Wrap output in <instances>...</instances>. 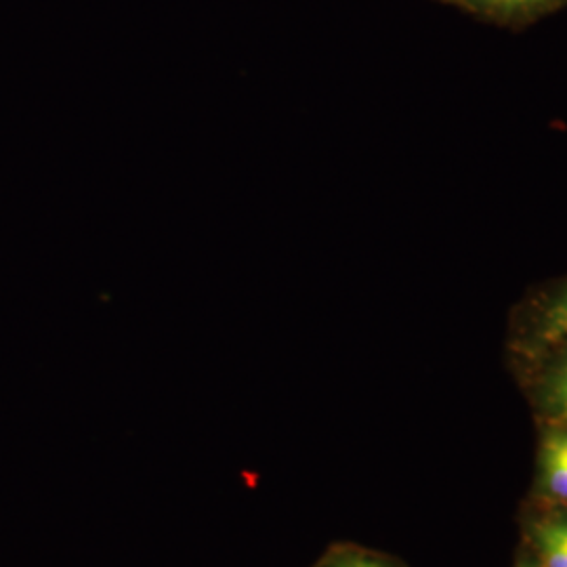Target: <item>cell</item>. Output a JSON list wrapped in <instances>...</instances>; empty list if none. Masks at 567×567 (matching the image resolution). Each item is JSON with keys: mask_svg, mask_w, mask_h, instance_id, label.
Listing matches in <instances>:
<instances>
[{"mask_svg": "<svg viewBox=\"0 0 567 567\" xmlns=\"http://www.w3.org/2000/svg\"><path fill=\"white\" fill-rule=\"evenodd\" d=\"M543 484L555 498L567 501V454L555 431L548 433L543 444Z\"/></svg>", "mask_w": 567, "mask_h": 567, "instance_id": "1", "label": "cell"}, {"mask_svg": "<svg viewBox=\"0 0 567 567\" xmlns=\"http://www.w3.org/2000/svg\"><path fill=\"white\" fill-rule=\"evenodd\" d=\"M466 7L477 9L487 16H496V18H513V16H522L529 13L536 9L548 7L557 0H463Z\"/></svg>", "mask_w": 567, "mask_h": 567, "instance_id": "2", "label": "cell"}, {"mask_svg": "<svg viewBox=\"0 0 567 567\" xmlns=\"http://www.w3.org/2000/svg\"><path fill=\"white\" fill-rule=\"evenodd\" d=\"M540 337L548 343L567 339V290L545 309L540 318Z\"/></svg>", "mask_w": 567, "mask_h": 567, "instance_id": "3", "label": "cell"}, {"mask_svg": "<svg viewBox=\"0 0 567 567\" xmlns=\"http://www.w3.org/2000/svg\"><path fill=\"white\" fill-rule=\"evenodd\" d=\"M322 567H393L385 564L383 559H379V557H370V555H364V553H347V555H341V557H337V559H332V561H328L326 566Z\"/></svg>", "mask_w": 567, "mask_h": 567, "instance_id": "4", "label": "cell"}, {"mask_svg": "<svg viewBox=\"0 0 567 567\" xmlns=\"http://www.w3.org/2000/svg\"><path fill=\"white\" fill-rule=\"evenodd\" d=\"M559 398H567V364L561 365V368L553 374V379H550V383H548V402L559 400Z\"/></svg>", "mask_w": 567, "mask_h": 567, "instance_id": "5", "label": "cell"}, {"mask_svg": "<svg viewBox=\"0 0 567 567\" xmlns=\"http://www.w3.org/2000/svg\"><path fill=\"white\" fill-rule=\"evenodd\" d=\"M550 522H553V526L557 529V534H559V538H561L567 553V517H553Z\"/></svg>", "mask_w": 567, "mask_h": 567, "instance_id": "6", "label": "cell"}, {"mask_svg": "<svg viewBox=\"0 0 567 567\" xmlns=\"http://www.w3.org/2000/svg\"><path fill=\"white\" fill-rule=\"evenodd\" d=\"M553 404V408L557 410V414L564 419V421H567V398H559V400H553L550 402Z\"/></svg>", "mask_w": 567, "mask_h": 567, "instance_id": "7", "label": "cell"}, {"mask_svg": "<svg viewBox=\"0 0 567 567\" xmlns=\"http://www.w3.org/2000/svg\"><path fill=\"white\" fill-rule=\"evenodd\" d=\"M555 435H557V440H559V444L561 447L566 450L567 454V429H561V431H555Z\"/></svg>", "mask_w": 567, "mask_h": 567, "instance_id": "8", "label": "cell"}, {"mask_svg": "<svg viewBox=\"0 0 567 567\" xmlns=\"http://www.w3.org/2000/svg\"><path fill=\"white\" fill-rule=\"evenodd\" d=\"M522 567H543L540 564H524Z\"/></svg>", "mask_w": 567, "mask_h": 567, "instance_id": "9", "label": "cell"}]
</instances>
